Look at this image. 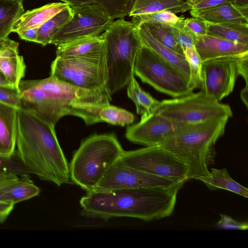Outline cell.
Segmentation results:
<instances>
[{"label": "cell", "instance_id": "cell-35", "mask_svg": "<svg viewBox=\"0 0 248 248\" xmlns=\"http://www.w3.org/2000/svg\"><path fill=\"white\" fill-rule=\"evenodd\" d=\"M184 17L173 24H169L170 29L184 50L186 47L195 46L197 36L186 25Z\"/></svg>", "mask_w": 248, "mask_h": 248}, {"label": "cell", "instance_id": "cell-39", "mask_svg": "<svg viewBox=\"0 0 248 248\" xmlns=\"http://www.w3.org/2000/svg\"><path fill=\"white\" fill-rule=\"evenodd\" d=\"M20 177L12 171L0 172V201L3 195L15 183Z\"/></svg>", "mask_w": 248, "mask_h": 248}, {"label": "cell", "instance_id": "cell-26", "mask_svg": "<svg viewBox=\"0 0 248 248\" xmlns=\"http://www.w3.org/2000/svg\"><path fill=\"white\" fill-rule=\"evenodd\" d=\"M127 85V96L135 104L137 113L141 115V118L153 112L159 101L142 90L134 76Z\"/></svg>", "mask_w": 248, "mask_h": 248}, {"label": "cell", "instance_id": "cell-22", "mask_svg": "<svg viewBox=\"0 0 248 248\" xmlns=\"http://www.w3.org/2000/svg\"><path fill=\"white\" fill-rule=\"evenodd\" d=\"M191 7L183 0H133L128 15L134 16L162 11L183 13Z\"/></svg>", "mask_w": 248, "mask_h": 248}, {"label": "cell", "instance_id": "cell-4", "mask_svg": "<svg viewBox=\"0 0 248 248\" xmlns=\"http://www.w3.org/2000/svg\"><path fill=\"white\" fill-rule=\"evenodd\" d=\"M104 40L108 70L107 88L112 95L134 76L138 52L142 46L137 26L123 18L114 21L101 34Z\"/></svg>", "mask_w": 248, "mask_h": 248}, {"label": "cell", "instance_id": "cell-49", "mask_svg": "<svg viewBox=\"0 0 248 248\" xmlns=\"http://www.w3.org/2000/svg\"><path fill=\"white\" fill-rule=\"evenodd\" d=\"M14 0V1H18V2H23V1L22 0Z\"/></svg>", "mask_w": 248, "mask_h": 248}, {"label": "cell", "instance_id": "cell-40", "mask_svg": "<svg viewBox=\"0 0 248 248\" xmlns=\"http://www.w3.org/2000/svg\"><path fill=\"white\" fill-rule=\"evenodd\" d=\"M228 0H186L191 10H200L212 7Z\"/></svg>", "mask_w": 248, "mask_h": 248}, {"label": "cell", "instance_id": "cell-50", "mask_svg": "<svg viewBox=\"0 0 248 248\" xmlns=\"http://www.w3.org/2000/svg\"><path fill=\"white\" fill-rule=\"evenodd\" d=\"M22 0L23 1L24 0Z\"/></svg>", "mask_w": 248, "mask_h": 248}, {"label": "cell", "instance_id": "cell-46", "mask_svg": "<svg viewBox=\"0 0 248 248\" xmlns=\"http://www.w3.org/2000/svg\"><path fill=\"white\" fill-rule=\"evenodd\" d=\"M0 86H6V87H12L6 81L5 77H4L3 75L2 74V73L0 71ZM12 88H13V87H12Z\"/></svg>", "mask_w": 248, "mask_h": 248}, {"label": "cell", "instance_id": "cell-20", "mask_svg": "<svg viewBox=\"0 0 248 248\" xmlns=\"http://www.w3.org/2000/svg\"><path fill=\"white\" fill-rule=\"evenodd\" d=\"M136 26L142 45L152 50L159 57L189 78V68L184 55L175 52L157 41L151 34L144 23Z\"/></svg>", "mask_w": 248, "mask_h": 248}, {"label": "cell", "instance_id": "cell-45", "mask_svg": "<svg viewBox=\"0 0 248 248\" xmlns=\"http://www.w3.org/2000/svg\"><path fill=\"white\" fill-rule=\"evenodd\" d=\"M9 161V159H5L0 157V172L12 171L9 170L8 166Z\"/></svg>", "mask_w": 248, "mask_h": 248}, {"label": "cell", "instance_id": "cell-30", "mask_svg": "<svg viewBox=\"0 0 248 248\" xmlns=\"http://www.w3.org/2000/svg\"><path fill=\"white\" fill-rule=\"evenodd\" d=\"M24 13L23 2L0 0V38L8 37L14 24Z\"/></svg>", "mask_w": 248, "mask_h": 248}, {"label": "cell", "instance_id": "cell-25", "mask_svg": "<svg viewBox=\"0 0 248 248\" xmlns=\"http://www.w3.org/2000/svg\"><path fill=\"white\" fill-rule=\"evenodd\" d=\"M235 43L248 45V24L207 23V33Z\"/></svg>", "mask_w": 248, "mask_h": 248}, {"label": "cell", "instance_id": "cell-21", "mask_svg": "<svg viewBox=\"0 0 248 248\" xmlns=\"http://www.w3.org/2000/svg\"><path fill=\"white\" fill-rule=\"evenodd\" d=\"M69 5L64 2H53L24 12L15 22L12 32L18 33L30 28H39Z\"/></svg>", "mask_w": 248, "mask_h": 248}, {"label": "cell", "instance_id": "cell-32", "mask_svg": "<svg viewBox=\"0 0 248 248\" xmlns=\"http://www.w3.org/2000/svg\"><path fill=\"white\" fill-rule=\"evenodd\" d=\"M184 54L189 68L188 86L193 92L194 89L200 88L201 86L202 62L195 46L186 47Z\"/></svg>", "mask_w": 248, "mask_h": 248}, {"label": "cell", "instance_id": "cell-42", "mask_svg": "<svg viewBox=\"0 0 248 248\" xmlns=\"http://www.w3.org/2000/svg\"><path fill=\"white\" fill-rule=\"evenodd\" d=\"M38 29L39 28H30L17 33L20 39L22 40L36 43Z\"/></svg>", "mask_w": 248, "mask_h": 248}, {"label": "cell", "instance_id": "cell-10", "mask_svg": "<svg viewBox=\"0 0 248 248\" xmlns=\"http://www.w3.org/2000/svg\"><path fill=\"white\" fill-rule=\"evenodd\" d=\"M120 158L129 166L153 175L179 181L188 180L187 166L159 146L124 151Z\"/></svg>", "mask_w": 248, "mask_h": 248}, {"label": "cell", "instance_id": "cell-14", "mask_svg": "<svg viewBox=\"0 0 248 248\" xmlns=\"http://www.w3.org/2000/svg\"><path fill=\"white\" fill-rule=\"evenodd\" d=\"M238 57H225L202 62L201 91L219 102L232 93L239 76L237 65Z\"/></svg>", "mask_w": 248, "mask_h": 248}, {"label": "cell", "instance_id": "cell-29", "mask_svg": "<svg viewBox=\"0 0 248 248\" xmlns=\"http://www.w3.org/2000/svg\"><path fill=\"white\" fill-rule=\"evenodd\" d=\"M72 15L73 9L68 5L42 24L37 31L36 43L43 46L50 44L53 36L68 21Z\"/></svg>", "mask_w": 248, "mask_h": 248}, {"label": "cell", "instance_id": "cell-8", "mask_svg": "<svg viewBox=\"0 0 248 248\" xmlns=\"http://www.w3.org/2000/svg\"><path fill=\"white\" fill-rule=\"evenodd\" d=\"M154 112L173 121L188 124L215 119H229L232 116L229 105L220 103L201 91L159 101Z\"/></svg>", "mask_w": 248, "mask_h": 248}, {"label": "cell", "instance_id": "cell-6", "mask_svg": "<svg viewBox=\"0 0 248 248\" xmlns=\"http://www.w3.org/2000/svg\"><path fill=\"white\" fill-rule=\"evenodd\" d=\"M36 81L53 98L63 116L79 117L87 125L102 122L99 112L102 108L110 104L111 95L107 87L93 90L82 89L51 76L36 79Z\"/></svg>", "mask_w": 248, "mask_h": 248}, {"label": "cell", "instance_id": "cell-3", "mask_svg": "<svg viewBox=\"0 0 248 248\" xmlns=\"http://www.w3.org/2000/svg\"><path fill=\"white\" fill-rule=\"evenodd\" d=\"M228 118L215 119L190 127L159 146L173 154L187 167V179L206 176L215 162L217 140L224 134Z\"/></svg>", "mask_w": 248, "mask_h": 248}, {"label": "cell", "instance_id": "cell-36", "mask_svg": "<svg viewBox=\"0 0 248 248\" xmlns=\"http://www.w3.org/2000/svg\"><path fill=\"white\" fill-rule=\"evenodd\" d=\"M0 102L20 108V96L18 89L10 87H0Z\"/></svg>", "mask_w": 248, "mask_h": 248}, {"label": "cell", "instance_id": "cell-47", "mask_svg": "<svg viewBox=\"0 0 248 248\" xmlns=\"http://www.w3.org/2000/svg\"><path fill=\"white\" fill-rule=\"evenodd\" d=\"M232 1L236 4L248 6V0H232Z\"/></svg>", "mask_w": 248, "mask_h": 248}, {"label": "cell", "instance_id": "cell-31", "mask_svg": "<svg viewBox=\"0 0 248 248\" xmlns=\"http://www.w3.org/2000/svg\"><path fill=\"white\" fill-rule=\"evenodd\" d=\"M144 23L151 34L160 43L175 52L184 55V49L171 32L169 24L155 22Z\"/></svg>", "mask_w": 248, "mask_h": 248}, {"label": "cell", "instance_id": "cell-16", "mask_svg": "<svg viewBox=\"0 0 248 248\" xmlns=\"http://www.w3.org/2000/svg\"><path fill=\"white\" fill-rule=\"evenodd\" d=\"M195 46L202 62L248 54V45L235 43L209 35L198 36Z\"/></svg>", "mask_w": 248, "mask_h": 248}, {"label": "cell", "instance_id": "cell-34", "mask_svg": "<svg viewBox=\"0 0 248 248\" xmlns=\"http://www.w3.org/2000/svg\"><path fill=\"white\" fill-rule=\"evenodd\" d=\"M183 17H184L178 16L176 14L169 11H162L132 16L131 21L136 26L146 22L170 24L177 22Z\"/></svg>", "mask_w": 248, "mask_h": 248}, {"label": "cell", "instance_id": "cell-44", "mask_svg": "<svg viewBox=\"0 0 248 248\" xmlns=\"http://www.w3.org/2000/svg\"><path fill=\"white\" fill-rule=\"evenodd\" d=\"M240 97L245 105L246 107L248 108V85H246L243 89L241 90L240 93Z\"/></svg>", "mask_w": 248, "mask_h": 248}, {"label": "cell", "instance_id": "cell-11", "mask_svg": "<svg viewBox=\"0 0 248 248\" xmlns=\"http://www.w3.org/2000/svg\"><path fill=\"white\" fill-rule=\"evenodd\" d=\"M72 9V16L53 36L50 44L58 46L78 38L100 35L114 21L99 5H88Z\"/></svg>", "mask_w": 248, "mask_h": 248}, {"label": "cell", "instance_id": "cell-23", "mask_svg": "<svg viewBox=\"0 0 248 248\" xmlns=\"http://www.w3.org/2000/svg\"><path fill=\"white\" fill-rule=\"evenodd\" d=\"M104 40L101 34L78 38L57 46L56 57L73 58L89 54L101 48Z\"/></svg>", "mask_w": 248, "mask_h": 248}, {"label": "cell", "instance_id": "cell-48", "mask_svg": "<svg viewBox=\"0 0 248 248\" xmlns=\"http://www.w3.org/2000/svg\"><path fill=\"white\" fill-rule=\"evenodd\" d=\"M8 38V37L4 38H0V53L4 46Z\"/></svg>", "mask_w": 248, "mask_h": 248}, {"label": "cell", "instance_id": "cell-41", "mask_svg": "<svg viewBox=\"0 0 248 248\" xmlns=\"http://www.w3.org/2000/svg\"><path fill=\"white\" fill-rule=\"evenodd\" d=\"M237 65L239 75L245 79L246 85H248V54L239 57Z\"/></svg>", "mask_w": 248, "mask_h": 248}, {"label": "cell", "instance_id": "cell-7", "mask_svg": "<svg viewBox=\"0 0 248 248\" xmlns=\"http://www.w3.org/2000/svg\"><path fill=\"white\" fill-rule=\"evenodd\" d=\"M50 76L82 89L93 90L107 87L105 44L100 49L82 56L56 57L51 64Z\"/></svg>", "mask_w": 248, "mask_h": 248}, {"label": "cell", "instance_id": "cell-15", "mask_svg": "<svg viewBox=\"0 0 248 248\" xmlns=\"http://www.w3.org/2000/svg\"><path fill=\"white\" fill-rule=\"evenodd\" d=\"M20 108L55 126L63 114L51 96L37 84L36 79L21 80L18 84Z\"/></svg>", "mask_w": 248, "mask_h": 248}, {"label": "cell", "instance_id": "cell-43", "mask_svg": "<svg viewBox=\"0 0 248 248\" xmlns=\"http://www.w3.org/2000/svg\"><path fill=\"white\" fill-rule=\"evenodd\" d=\"M15 204L7 202L0 201V223L4 222L11 214Z\"/></svg>", "mask_w": 248, "mask_h": 248}, {"label": "cell", "instance_id": "cell-19", "mask_svg": "<svg viewBox=\"0 0 248 248\" xmlns=\"http://www.w3.org/2000/svg\"><path fill=\"white\" fill-rule=\"evenodd\" d=\"M19 43L7 38L0 53V71L12 87L18 89V84L24 77L26 65L18 51Z\"/></svg>", "mask_w": 248, "mask_h": 248}, {"label": "cell", "instance_id": "cell-1", "mask_svg": "<svg viewBox=\"0 0 248 248\" xmlns=\"http://www.w3.org/2000/svg\"><path fill=\"white\" fill-rule=\"evenodd\" d=\"M185 182L172 186L88 191L80 200L83 217L107 220L117 217L150 221L171 215Z\"/></svg>", "mask_w": 248, "mask_h": 248}, {"label": "cell", "instance_id": "cell-27", "mask_svg": "<svg viewBox=\"0 0 248 248\" xmlns=\"http://www.w3.org/2000/svg\"><path fill=\"white\" fill-rule=\"evenodd\" d=\"M71 8L97 4L102 6L114 19L123 18L128 15L133 0H59Z\"/></svg>", "mask_w": 248, "mask_h": 248}, {"label": "cell", "instance_id": "cell-37", "mask_svg": "<svg viewBox=\"0 0 248 248\" xmlns=\"http://www.w3.org/2000/svg\"><path fill=\"white\" fill-rule=\"evenodd\" d=\"M220 219L216 224L215 227L223 230H246L248 228L247 222H240L234 220L226 215L219 214Z\"/></svg>", "mask_w": 248, "mask_h": 248}, {"label": "cell", "instance_id": "cell-5", "mask_svg": "<svg viewBox=\"0 0 248 248\" xmlns=\"http://www.w3.org/2000/svg\"><path fill=\"white\" fill-rule=\"evenodd\" d=\"M114 134L93 135L80 144L69 164L71 182L91 191L124 152Z\"/></svg>", "mask_w": 248, "mask_h": 248}, {"label": "cell", "instance_id": "cell-13", "mask_svg": "<svg viewBox=\"0 0 248 248\" xmlns=\"http://www.w3.org/2000/svg\"><path fill=\"white\" fill-rule=\"evenodd\" d=\"M194 124L179 123L153 112L126 128L125 136L131 142L147 146H159L166 140Z\"/></svg>", "mask_w": 248, "mask_h": 248}, {"label": "cell", "instance_id": "cell-28", "mask_svg": "<svg viewBox=\"0 0 248 248\" xmlns=\"http://www.w3.org/2000/svg\"><path fill=\"white\" fill-rule=\"evenodd\" d=\"M40 188L34 184L28 174H23L2 196L1 201L15 205L38 196Z\"/></svg>", "mask_w": 248, "mask_h": 248}, {"label": "cell", "instance_id": "cell-38", "mask_svg": "<svg viewBox=\"0 0 248 248\" xmlns=\"http://www.w3.org/2000/svg\"><path fill=\"white\" fill-rule=\"evenodd\" d=\"M185 23L187 27L197 37L207 35V22L196 17L185 18Z\"/></svg>", "mask_w": 248, "mask_h": 248}, {"label": "cell", "instance_id": "cell-2", "mask_svg": "<svg viewBox=\"0 0 248 248\" xmlns=\"http://www.w3.org/2000/svg\"><path fill=\"white\" fill-rule=\"evenodd\" d=\"M54 127L27 110L18 109L16 146L20 161L40 179L61 186L71 181Z\"/></svg>", "mask_w": 248, "mask_h": 248}, {"label": "cell", "instance_id": "cell-33", "mask_svg": "<svg viewBox=\"0 0 248 248\" xmlns=\"http://www.w3.org/2000/svg\"><path fill=\"white\" fill-rule=\"evenodd\" d=\"M99 117L102 122L122 126L128 125L135 120V116L131 112L110 104L100 110Z\"/></svg>", "mask_w": 248, "mask_h": 248}, {"label": "cell", "instance_id": "cell-24", "mask_svg": "<svg viewBox=\"0 0 248 248\" xmlns=\"http://www.w3.org/2000/svg\"><path fill=\"white\" fill-rule=\"evenodd\" d=\"M203 183L211 190L217 189L226 190L248 198V189L234 181L225 168H210L208 175L196 178Z\"/></svg>", "mask_w": 248, "mask_h": 248}, {"label": "cell", "instance_id": "cell-9", "mask_svg": "<svg viewBox=\"0 0 248 248\" xmlns=\"http://www.w3.org/2000/svg\"><path fill=\"white\" fill-rule=\"evenodd\" d=\"M134 73L143 82L173 98L193 92L187 77L143 45L136 58Z\"/></svg>", "mask_w": 248, "mask_h": 248}, {"label": "cell", "instance_id": "cell-17", "mask_svg": "<svg viewBox=\"0 0 248 248\" xmlns=\"http://www.w3.org/2000/svg\"><path fill=\"white\" fill-rule=\"evenodd\" d=\"M190 13L193 17L200 18L209 23L248 24V6L236 4L232 0L210 8L190 10Z\"/></svg>", "mask_w": 248, "mask_h": 248}, {"label": "cell", "instance_id": "cell-18", "mask_svg": "<svg viewBox=\"0 0 248 248\" xmlns=\"http://www.w3.org/2000/svg\"><path fill=\"white\" fill-rule=\"evenodd\" d=\"M18 108L0 102V157L10 160L16 144Z\"/></svg>", "mask_w": 248, "mask_h": 248}, {"label": "cell", "instance_id": "cell-12", "mask_svg": "<svg viewBox=\"0 0 248 248\" xmlns=\"http://www.w3.org/2000/svg\"><path fill=\"white\" fill-rule=\"evenodd\" d=\"M182 182L184 181L145 172L129 166L120 158L110 166L91 191L172 186Z\"/></svg>", "mask_w": 248, "mask_h": 248}]
</instances>
